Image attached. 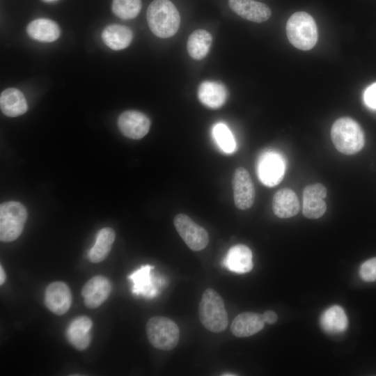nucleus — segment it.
<instances>
[{"label":"nucleus","mask_w":376,"mask_h":376,"mask_svg":"<svg viewBox=\"0 0 376 376\" xmlns=\"http://www.w3.org/2000/svg\"><path fill=\"white\" fill-rule=\"evenodd\" d=\"M26 33L33 39L40 42H53L60 36L58 24L49 19L39 18L31 22Z\"/></svg>","instance_id":"23"},{"label":"nucleus","mask_w":376,"mask_h":376,"mask_svg":"<svg viewBox=\"0 0 376 376\" xmlns=\"http://www.w3.org/2000/svg\"><path fill=\"white\" fill-rule=\"evenodd\" d=\"M116 234L111 228L106 227L99 230L94 245L88 252V260L98 263L108 256L114 242Z\"/></svg>","instance_id":"24"},{"label":"nucleus","mask_w":376,"mask_h":376,"mask_svg":"<svg viewBox=\"0 0 376 376\" xmlns=\"http://www.w3.org/2000/svg\"><path fill=\"white\" fill-rule=\"evenodd\" d=\"M265 323L262 315L253 312H244L239 314L233 320L230 331L236 337H248L262 330Z\"/></svg>","instance_id":"19"},{"label":"nucleus","mask_w":376,"mask_h":376,"mask_svg":"<svg viewBox=\"0 0 376 376\" xmlns=\"http://www.w3.org/2000/svg\"><path fill=\"white\" fill-rule=\"evenodd\" d=\"M111 290L110 281L102 275L90 279L82 287L81 295L84 303L88 308H96L109 297Z\"/></svg>","instance_id":"13"},{"label":"nucleus","mask_w":376,"mask_h":376,"mask_svg":"<svg viewBox=\"0 0 376 376\" xmlns=\"http://www.w3.org/2000/svg\"><path fill=\"white\" fill-rule=\"evenodd\" d=\"M286 33L290 43L301 50H309L316 44L318 28L314 19L306 12H297L288 19Z\"/></svg>","instance_id":"4"},{"label":"nucleus","mask_w":376,"mask_h":376,"mask_svg":"<svg viewBox=\"0 0 376 376\" xmlns=\"http://www.w3.org/2000/svg\"><path fill=\"white\" fill-rule=\"evenodd\" d=\"M93 321L85 315L75 318L66 329V337L71 345L77 350L83 351L91 341V331Z\"/></svg>","instance_id":"15"},{"label":"nucleus","mask_w":376,"mask_h":376,"mask_svg":"<svg viewBox=\"0 0 376 376\" xmlns=\"http://www.w3.org/2000/svg\"><path fill=\"white\" fill-rule=\"evenodd\" d=\"M212 134L219 148L225 152H233L236 147L234 137L228 127L221 123L216 124Z\"/></svg>","instance_id":"28"},{"label":"nucleus","mask_w":376,"mask_h":376,"mask_svg":"<svg viewBox=\"0 0 376 376\" xmlns=\"http://www.w3.org/2000/svg\"><path fill=\"white\" fill-rule=\"evenodd\" d=\"M6 276L4 269L1 265L0 266V285H3L4 283L6 281Z\"/></svg>","instance_id":"32"},{"label":"nucleus","mask_w":376,"mask_h":376,"mask_svg":"<svg viewBox=\"0 0 376 376\" xmlns=\"http://www.w3.org/2000/svg\"><path fill=\"white\" fill-rule=\"evenodd\" d=\"M331 137L336 148L343 154L354 155L363 147V132L357 121L349 117L338 118L333 124Z\"/></svg>","instance_id":"2"},{"label":"nucleus","mask_w":376,"mask_h":376,"mask_svg":"<svg viewBox=\"0 0 376 376\" xmlns=\"http://www.w3.org/2000/svg\"><path fill=\"white\" fill-rule=\"evenodd\" d=\"M228 90L224 84L217 81H205L198 89V97L205 107L217 109L225 104L228 99Z\"/></svg>","instance_id":"18"},{"label":"nucleus","mask_w":376,"mask_h":376,"mask_svg":"<svg viewBox=\"0 0 376 376\" xmlns=\"http://www.w3.org/2000/svg\"><path fill=\"white\" fill-rule=\"evenodd\" d=\"M262 315L265 322L267 324H274L278 320L276 313L272 311H267Z\"/></svg>","instance_id":"31"},{"label":"nucleus","mask_w":376,"mask_h":376,"mask_svg":"<svg viewBox=\"0 0 376 376\" xmlns=\"http://www.w3.org/2000/svg\"><path fill=\"white\" fill-rule=\"evenodd\" d=\"M102 38L104 43L110 49L120 50L130 45L133 38V33L127 26L111 24L103 30Z\"/></svg>","instance_id":"22"},{"label":"nucleus","mask_w":376,"mask_h":376,"mask_svg":"<svg viewBox=\"0 0 376 376\" xmlns=\"http://www.w3.org/2000/svg\"><path fill=\"white\" fill-rule=\"evenodd\" d=\"M228 5L241 17L257 23L267 20L272 14L266 4L253 0H228Z\"/></svg>","instance_id":"16"},{"label":"nucleus","mask_w":376,"mask_h":376,"mask_svg":"<svg viewBox=\"0 0 376 376\" xmlns=\"http://www.w3.org/2000/svg\"><path fill=\"white\" fill-rule=\"evenodd\" d=\"M146 330L150 343L157 349L168 351L178 345L180 329L177 324L170 318L152 317L146 323Z\"/></svg>","instance_id":"5"},{"label":"nucleus","mask_w":376,"mask_h":376,"mask_svg":"<svg viewBox=\"0 0 376 376\" xmlns=\"http://www.w3.org/2000/svg\"><path fill=\"white\" fill-rule=\"evenodd\" d=\"M361 279L366 282L376 281V257L367 260L359 268Z\"/></svg>","instance_id":"29"},{"label":"nucleus","mask_w":376,"mask_h":376,"mask_svg":"<svg viewBox=\"0 0 376 376\" xmlns=\"http://www.w3.org/2000/svg\"><path fill=\"white\" fill-rule=\"evenodd\" d=\"M0 107L7 116L16 117L24 114L28 109L23 93L17 88H8L1 93Z\"/></svg>","instance_id":"21"},{"label":"nucleus","mask_w":376,"mask_h":376,"mask_svg":"<svg viewBox=\"0 0 376 376\" xmlns=\"http://www.w3.org/2000/svg\"><path fill=\"white\" fill-rule=\"evenodd\" d=\"M212 42V35L204 29L192 32L187 42L189 56L195 60H201L208 54Z\"/></svg>","instance_id":"26"},{"label":"nucleus","mask_w":376,"mask_h":376,"mask_svg":"<svg viewBox=\"0 0 376 376\" xmlns=\"http://www.w3.org/2000/svg\"><path fill=\"white\" fill-rule=\"evenodd\" d=\"M173 224L181 238L192 251H201L208 244L207 230L187 214H177L173 219Z\"/></svg>","instance_id":"8"},{"label":"nucleus","mask_w":376,"mask_h":376,"mask_svg":"<svg viewBox=\"0 0 376 376\" xmlns=\"http://www.w3.org/2000/svg\"><path fill=\"white\" fill-rule=\"evenodd\" d=\"M320 324L323 330L329 334L345 331L348 325V320L343 308L340 306H332L321 315Z\"/></svg>","instance_id":"25"},{"label":"nucleus","mask_w":376,"mask_h":376,"mask_svg":"<svg viewBox=\"0 0 376 376\" xmlns=\"http://www.w3.org/2000/svg\"><path fill=\"white\" fill-rule=\"evenodd\" d=\"M326 187L315 183L305 187L303 193L302 212L308 219H315L322 217L327 210L324 198L327 196Z\"/></svg>","instance_id":"14"},{"label":"nucleus","mask_w":376,"mask_h":376,"mask_svg":"<svg viewBox=\"0 0 376 376\" xmlns=\"http://www.w3.org/2000/svg\"><path fill=\"white\" fill-rule=\"evenodd\" d=\"M146 17L151 31L162 38L175 35L180 24L179 12L169 0H154L151 2L147 9Z\"/></svg>","instance_id":"1"},{"label":"nucleus","mask_w":376,"mask_h":376,"mask_svg":"<svg viewBox=\"0 0 376 376\" xmlns=\"http://www.w3.org/2000/svg\"><path fill=\"white\" fill-rule=\"evenodd\" d=\"M299 208L298 197L290 189H281L273 197L272 210L279 218L292 217L299 212Z\"/></svg>","instance_id":"20"},{"label":"nucleus","mask_w":376,"mask_h":376,"mask_svg":"<svg viewBox=\"0 0 376 376\" xmlns=\"http://www.w3.org/2000/svg\"><path fill=\"white\" fill-rule=\"evenodd\" d=\"M113 13L123 19L136 17L141 9V0H113Z\"/></svg>","instance_id":"27"},{"label":"nucleus","mask_w":376,"mask_h":376,"mask_svg":"<svg viewBox=\"0 0 376 376\" xmlns=\"http://www.w3.org/2000/svg\"><path fill=\"white\" fill-rule=\"evenodd\" d=\"M221 375H224V376H228V375H230V376H231V375H232V376H233V375H235V374H233V373H232V374L225 373V374H222Z\"/></svg>","instance_id":"33"},{"label":"nucleus","mask_w":376,"mask_h":376,"mask_svg":"<svg viewBox=\"0 0 376 376\" xmlns=\"http://www.w3.org/2000/svg\"><path fill=\"white\" fill-rule=\"evenodd\" d=\"M42 1H45V2H54V1H56L57 0H42Z\"/></svg>","instance_id":"34"},{"label":"nucleus","mask_w":376,"mask_h":376,"mask_svg":"<svg viewBox=\"0 0 376 376\" xmlns=\"http://www.w3.org/2000/svg\"><path fill=\"white\" fill-rule=\"evenodd\" d=\"M153 269L152 265H143L127 276L133 284L132 292L134 295L147 299H152L159 295V290L164 286L166 281L164 277L152 272Z\"/></svg>","instance_id":"7"},{"label":"nucleus","mask_w":376,"mask_h":376,"mask_svg":"<svg viewBox=\"0 0 376 376\" xmlns=\"http://www.w3.org/2000/svg\"><path fill=\"white\" fill-rule=\"evenodd\" d=\"M235 205L240 210L250 208L255 200V188L251 178L243 167L237 168L233 176Z\"/></svg>","instance_id":"9"},{"label":"nucleus","mask_w":376,"mask_h":376,"mask_svg":"<svg viewBox=\"0 0 376 376\" xmlns=\"http://www.w3.org/2000/svg\"><path fill=\"white\" fill-rule=\"evenodd\" d=\"M118 125L125 136L132 139H141L148 134L150 120L142 112L129 110L119 116Z\"/></svg>","instance_id":"10"},{"label":"nucleus","mask_w":376,"mask_h":376,"mask_svg":"<svg viewBox=\"0 0 376 376\" xmlns=\"http://www.w3.org/2000/svg\"><path fill=\"white\" fill-rule=\"evenodd\" d=\"M223 265L233 272L237 274L247 273L253 267L252 252L244 244L235 245L227 252L223 260Z\"/></svg>","instance_id":"17"},{"label":"nucleus","mask_w":376,"mask_h":376,"mask_svg":"<svg viewBox=\"0 0 376 376\" xmlns=\"http://www.w3.org/2000/svg\"><path fill=\"white\" fill-rule=\"evenodd\" d=\"M198 317L204 327L212 332L220 333L226 329L228 321L224 301L214 290L204 291L198 306Z\"/></svg>","instance_id":"3"},{"label":"nucleus","mask_w":376,"mask_h":376,"mask_svg":"<svg viewBox=\"0 0 376 376\" xmlns=\"http://www.w3.org/2000/svg\"><path fill=\"white\" fill-rule=\"evenodd\" d=\"M26 207L17 201H8L0 205V240L10 242L22 234L27 219Z\"/></svg>","instance_id":"6"},{"label":"nucleus","mask_w":376,"mask_h":376,"mask_svg":"<svg viewBox=\"0 0 376 376\" xmlns=\"http://www.w3.org/2000/svg\"><path fill=\"white\" fill-rule=\"evenodd\" d=\"M72 293L68 285L63 281L49 284L45 292V304L47 308L57 315H64L70 309Z\"/></svg>","instance_id":"12"},{"label":"nucleus","mask_w":376,"mask_h":376,"mask_svg":"<svg viewBox=\"0 0 376 376\" xmlns=\"http://www.w3.org/2000/svg\"><path fill=\"white\" fill-rule=\"evenodd\" d=\"M363 100L367 107L376 109V82L369 86L363 93Z\"/></svg>","instance_id":"30"},{"label":"nucleus","mask_w":376,"mask_h":376,"mask_svg":"<svg viewBox=\"0 0 376 376\" xmlns=\"http://www.w3.org/2000/svg\"><path fill=\"white\" fill-rule=\"evenodd\" d=\"M285 164L277 153L268 152L263 154L258 162V173L260 181L268 187L278 185L283 179Z\"/></svg>","instance_id":"11"}]
</instances>
